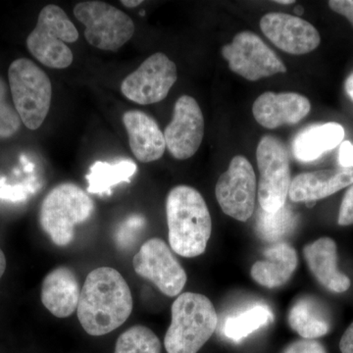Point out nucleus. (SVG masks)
I'll return each instance as SVG.
<instances>
[{
	"label": "nucleus",
	"mask_w": 353,
	"mask_h": 353,
	"mask_svg": "<svg viewBox=\"0 0 353 353\" xmlns=\"http://www.w3.org/2000/svg\"><path fill=\"white\" fill-rule=\"evenodd\" d=\"M131 289L120 272L99 267L88 274L81 290L77 314L90 336H104L119 328L132 314Z\"/></svg>",
	"instance_id": "nucleus-1"
},
{
	"label": "nucleus",
	"mask_w": 353,
	"mask_h": 353,
	"mask_svg": "<svg viewBox=\"0 0 353 353\" xmlns=\"http://www.w3.org/2000/svg\"><path fill=\"white\" fill-rule=\"evenodd\" d=\"M169 243L180 256H199L208 246L212 221L201 192L189 185H176L166 201Z\"/></svg>",
	"instance_id": "nucleus-2"
},
{
	"label": "nucleus",
	"mask_w": 353,
	"mask_h": 353,
	"mask_svg": "<svg viewBox=\"0 0 353 353\" xmlns=\"http://www.w3.org/2000/svg\"><path fill=\"white\" fill-rule=\"evenodd\" d=\"M171 315V325L164 339L168 353L199 352L217 328L214 305L203 294H181L172 304Z\"/></svg>",
	"instance_id": "nucleus-3"
},
{
	"label": "nucleus",
	"mask_w": 353,
	"mask_h": 353,
	"mask_svg": "<svg viewBox=\"0 0 353 353\" xmlns=\"http://www.w3.org/2000/svg\"><path fill=\"white\" fill-rule=\"evenodd\" d=\"M94 202L79 185L63 183L44 197L39 223L44 233L58 246L68 245L75 236V227L92 217Z\"/></svg>",
	"instance_id": "nucleus-4"
},
{
	"label": "nucleus",
	"mask_w": 353,
	"mask_h": 353,
	"mask_svg": "<svg viewBox=\"0 0 353 353\" xmlns=\"http://www.w3.org/2000/svg\"><path fill=\"white\" fill-rule=\"evenodd\" d=\"M78 39V30L63 9L50 4L39 13L36 27L28 36L27 46L32 57L44 66L65 69L74 59L66 43H75Z\"/></svg>",
	"instance_id": "nucleus-5"
},
{
	"label": "nucleus",
	"mask_w": 353,
	"mask_h": 353,
	"mask_svg": "<svg viewBox=\"0 0 353 353\" xmlns=\"http://www.w3.org/2000/svg\"><path fill=\"white\" fill-rule=\"evenodd\" d=\"M9 85L16 111L29 130H38L50 112L52 83L50 77L27 58H19L8 70Z\"/></svg>",
	"instance_id": "nucleus-6"
},
{
	"label": "nucleus",
	"mask_w": 353,
	"mask_h": 353,
	"mask_svg": "<svg viewBox=\"0 0 353 353\" xmlns=\"http://www.w3.org/2000/svg\"><path fill=\"white\" fill-rule=\"evenodd\" d=\"M73 12L85 27L88 43L99 50L117 51L134 36V24L131 17L106 2H80L74 7Z\"/></svg>",
	"instance_id": "nucleus-7"
},
{
	"label": "nucleus",
	"mask_w": 353,
	"mask_h": 353,
	"mask_svg": "<svg viewBox=\"0 0 353 353\" xmlns=\"http://www.w3.org/2000/svg\"><path fill=\"white\" fill-rule=\"evenodd\" d=\"M260 179V208L276 212L284 208L290 183V155L285 143L277 137L264 136L256 150Z\"/></svg>",
	"instance_id": "nucleus-8"
},
{
	"label": "nucleus",
	"mask_w": 353,
	"mask_h": 353,
	"mask_svg": "<svg viewBox=\"0 0 353 353\" xmlns=\"http://www.w3.org/2000/svg\"><path fill=\"white\" fill-rule=\"evenodd\" d=\"M221 53L234 73L252 82L287 72L280 58L254 32L236 34Z\"/></svg>",
	"instance_id": "nucleus-9"
},
{
	"label": "nucleus",
	"mask_w": 353,
	"mask_h": 353,
	"mask_svg": "<svg viewBox=\"0 0 353 353\" xmlns=\"http://www.w3.org/2000/svg\"><path fill=\"white\" fill-rule=\"evenodd\" d=\"M134 271L153 283L167 296H176L187 284L188 276L182 265L161 239L145 241L132 259Z\"/></svg>",
	"instance_id": "nucleus-10"
},
{
	"label": "nucleus",
	"mask_w": 353,
	"mask_h": 353,
	"mask_svg": "<svg viewBox=\"0 0 353 353\" xmlns=\"http://www.w3.org/2000/svg\"><path fill=\"white\" fill-rule=\"evenodd\" d=\"M256 187L252 164L243 155H236L218 179L216 199L225 214L245 222L254 211Z\"/></svg>",
	"instance_id": "nucleus-11"
},
{
	"label": "nucleus",
	"mask_w": 353,
	"mask_h": 353,
	"mask_svg": "<svg viewBox=\"0 0 353 353\" xmlns=\"http://www.w3.org/2000/svg\"><path fill=\"white\" fill-rule=\"evenodd\" d=\"M176 79V64L164 53L157 52L126 77L121 92L129 101L141 105L157 103L166 99Z\"/></svg>",
	"instance_id": "nucleus-12"
},
{
	"label": "nucleus",
	"mask_w": 353,
	"mask_h": 353,
	"mask_svg": "<svg viewBox=\"0 0 353 353\" xmlns=\"http://www.w3.org/2000/svg\"><path fill=\"white\" fill-rule=\"evenodd\" d=\"M204 136L203 114L196 99L190 95L179 97L174 106L173 119L164 132L166 148L179 160L194 157Z\"/></svg>",
	"instance_id": "nucleus-13"
},
{
	"label": "nucleus",
	"mask_w": 353,
	"mask_h": 353,
	"mask_svg": "<svg viewBox=\"0 0 353 353\" xmlns=\"http://www.w3.org/2000/svg\"><path fill=\"white\" fill-rule=\"evenodd\" d=\"M260 29L272 43L290 54H306L321 43V37L314 26L290 14H266L260 20Z\"/></svg>",
	"instance_id": "nucleus-14"
},
{
	"label": "nucleus",
	"mask_w": 353,
	"mask_h": 353,
	"mask_svg": "<svg viewBox=\"0 0 353 353\" xmlns=\"http://www.w3.org/2000/svg\"><path fill=\"white\" fill-rule=\"evenodd\" d=\"M307 97L296 92H266L257 97L252 106L255 120L266 129L301 122L310 112Z\"/></svg>",
	"instance_id": "nucleus-15"
},
{
	"label": "nucleus",
	"mask_w": 353,
	"mask_h": 353,
	"mask_svg": "<svg viewBox=\"0 0 353 353\" xmlns=\"http://www.w3.org/2000/svg\"><path fill=\"white\" fill-rule=\"evenodd\" d=\"M132 154L143 163L163 157L166 143L163 132L152 116L141 110H130L123 115Z\"/></svg>",
	"instance_id": "nucleus-16"
},
{
	"label": "nucleus",
	"mask_w": 353,
	"mask_h": 353,
	"mask_svg": "<svg viewBox=\"0 0 353 353\" xmlns=\"http://www.w3.org/2000/svg\"><path fill=\"white\" fill-rule=\"evenodd\" d=\"M81 290L75 272L68 267H57L43 279L41 303L55 317L67 318L77 311Z\"/></svg>",
	"instance_id": "nucleus-17"
},
{
	"label": "nucleus",
	"mask_w": 353,
	"mask_h": 353,
	"mask_svg": "<svg viewBox=\"0 0 353 353\" xmlns=\"http://www.w3.org/2000/svg\"><path fill=\"white\" fill-rule=\"evenodd\" d=\"M353 183V169L307 172L294 176L289 196L294 202H316Z\"/></svg>",
	"instance_id": "nucleus-18"
},
{
	"label": "nucleus",
	"mask_w": 353,
	"mask_h": 353,
	"mask_svg": "<svg viewBox=\"0 0 353 353\" xmlns=\"http://www.w3.org/2000/svg\"><path fill=\"white\" fill-rule=\"evenodd\" d=\"M304 259L316 280L330 292L341 294L350 288V279L338 269V250L333 239H319L303 248Z\"/></svg>",
	"instance_id": "nucleus-19"
},
{
	"label": "nucleus",
	"mask_w": 353,
	"mask_h": 353,
	"mask_svg": "<svg viewBox=\"0 0 353 353\" xmlns=\"http://www.w3.org/2000/svg\"><path fill=\"white\" fill-rule=\"evenodd\" d=\"M265 259L253 264V280L268 289L282 287L296 270V250L287 243H277L264 252Z\"/></svg>",
	"instance_id": "nucleus-20"
},
{
	"label": "nucleus",
	"mask_w": 353,
	"mask_h": 353,
	"mask_svg": "<svg viewBox=\"0 0 353 353\" xmlns=\"http://www.w3.org/2000/svg\"><path fill=\"white\" fill-rule=\"evenodd\" d=\"M345 129L338 123L312 125L299 132L292 141V153L301 162H311L343 143Z\"/></svg>",
	"instance_id": "nucleus-21"
},
{
	"label": "nucleus",
	"mask_w": 353,
	"mask_h": 353,
	"mask_svg": "<svg viewBox=\"0 0 353 353\" xmlns=\"http://www.w3.org/2000/svg\"><path fill=\"white\" fill-rule=\"evenodd\" d=\"M288 319L290 328L305 340L321 338L331 329L328 312L314 297L297 299L290 309Z\"/></svg>",
	"instance_id": "nucleus-22"
},
{
	"label": "nucleus",
	"mask_w": 353,
	"mask_h": 353,
	"mask_svg": "<svg viewBox=\"0 0 353 353\" xmlns=\"http://www.w3.org/2000/svg\"><path fill=\"white\" fill-rule=\"evenodd\" d=\"M137 169V164L129 159L120 160L114 164L97 161L85 176L88 183L87 192L99 196H109L115 185L131 182Z\"/></svg>",
	"instance_id": "nucleus-23"
},
{
	"label": "nucleus",
	"mask_w": 353,
	"mask_h": 353,
	"mask_svg": "<svg viewBox=\"0 0 353 353\" xmlns=\"http://www.w3.org/2000/svg\"><path fill=\"white\" fill-rule=\"evenodd\" d=\"M273 319L271 309L259 304L240 314L228 318L224 325V334L230 340L241 341L253 332L268 325Z\"/></svg>",
	"instance_id": "nucleus-24"
},
{
	"label": "nucleus",
	"mask_w": 353,
	"mask_h": 353,
	"mask_svg": "<svg viewBox=\"0 0 353 353\" xmlns=\"http://www.w3.org/2000/svg\"><path fill=\"white\" fill-rule=\"evenodd\" d=\"M296 222V215L287 204L276 212H266L260 209L256 220L257 233L262 240L278 241L294 231Z\"/></svg>",
	"instance_id": "nucleus-25"
},
{
	"label": "nucleus",
	"mask_w": 353,
	"mask_h": 353,
	"mask_svg": "<svg viewBox=\"0 0 353 353\" xmlns=\"http://www.w3.org/2000/svg\"><path fill=\"white\" fill-rule=\"evenodd\" d=\"M114 353H161V343L148 327H132L116 341Z\"/></svg>",
	"instance_id": "nucleus-26"
},
{
	"label": "nucleus",
	"mask_w": 353,
	"mask_h": 353,
	"mask_svg": "<svg viewBox=\"0 0 353 353\" xmlns=\"http://www.w3.org/2000/svg\"><path fill=\"white\" fill-rule=\"evenodd\" d=\"M21 119L16 109L6 101V88L0 80V137L8 138L19 130Z\"/></svg>",
	"instance_id": "nucleus-27"
},
{
	"label": "nucleus",
	"mask_w": 353,
	"mask_h": 353,
	"mask_svg": "<svg viewBox=\"0 0 353 353\" xmlns=\"http://www.w3.org/2000/svg\"><path fill=\"white\" fill-rule=\"evenodd\" d=\"M145 219L141 215H131L121 224L116 232V243L121 248H128L138 234L139 230L145 226Z\"/></svg>",
	"instance_id": "nucleus-28"
},
{
	"label": "nucleus",
	"mask_w": 353,
	"mask_h": 353,
	"mask_svg": "<svg viewBox=\"0 0 353 353\" xmlns=\"http://www.w3.org/2000/svg\"><path fill=\"white\" fill-rule=\"evenodd\" d=\"M32 192L31 185H7L6 179L0 178V199L2 201H25Z\"/></svg>",
	"instance_id": "nucleus-29"
},
{
	"label": "nucleus",
	"mask_w": 353,
	"mask_h": 353,
	"mask_svg": "<svg viewBox=\"0 0 353 353\" xmlns=\"http://www.w3.org/2000/svg\"><path fill=\"white\" fill-rule=\"evenodd\" d=\"M338 223L340 226L353 224V183L345 192L339 211Z\"/></svg>",
	"instance_id": "nucleus-30"
},
{
	"label": "nucleus",
	"mask_w": 353,
	"mask_h": 353,
	"mask_svg": "<svg viewBox=\"0 0 353 353\" xmlns=\"http://www.w3.org/2000/svg\"><path fill=\"white\" fill-rule=\"evenodd\" d=\"M283 353H327L319 341L314 340L296 341L285 348Z\"/></svg>",
	"instance_id": "nucleus-31"
},
{
	"label": "nucleus",
	"mask_w": 353,
	"mask_h": 353,
	"mask_svg": "<svg viewBox=\"0 0 353 353\" xmlns=\"http://www.w3.org/2000/svg\"><path fill=\"white\" fill-rule=\"evenodd\" d=\"M329 6L334 12L345 16L353 26V0H331Z\"/></svg>",
	"instance_id": "nucleus-32"
},
{
	"label": "nucleus",
	"mask_w": 353,
	"mask_h": 353,
	"mask_svg": "<svg viewBox=\"0 0 353 353\" xmlns=\"http://www.w3.org/2000/svg\"><path fill=\"white\" fill-rule=\"evenodd\" d=\"M339 163L345 169L353 167V145L350 141H345L341 143L339 152Z\"/></svg>",
	"instance_id": "nucleus-33"
},
{
	"label": "nucleus",
	"mask_w": 353,
	"mask_h": 353,
	"mask_svg": "<svg viewBox=\"0 0 353 353\" xmlns=\"http://www.w3.org/2000/svg\"><path fill=\"white\" fill-rule=\"evenodd\" d=\"M340 350L341 353H353V323L341 336Z\"/></svg>",
	"instance_id": "nucleus-34"
},
{
	"label": "nucleus",
	"mask_w": 353,
	"mask_h": 353,
	"mask_svg": "<svg viewBox=\"0 0 353 353\" xmlns=\"http://www.w3.org/2000/svg\"><path fill=\"white\" fill-rule=\"evenodd\" d=\"M345 92L353 101V73L350 74L345 83Z\"/></svg>",
	"instance_id": "nucleus-35"
},
{
	"label": "nucleus",
	"mask_w": 353,
	"mask_h": 353,
	"mask_svg": "<svg viewBox=\"0 0 353 353\" xmlns=\"http://www.w3.org/2000/svg\"><path fill=\"white\" fill-rule=\"evenodd\" d=\"M7 266L6 257V254H4L3 252H2L1 248H0V279L2 278V276L6 273Z\"/></svg>",
	"instance_id": "nucleus-36"
},
{
	"label": "nucleus",
	"mask_w": 353,
	"mask_h": 353,
	"mask_svg": "<svg viewBox=\"0 0 353 353\" xmlns=\"http://www.w3.org/2000/svg\"><path fill=\"white\" fill-rule=\"evenodd\" d=\"M121 3L128 7V8H134V7L141 6V4L143 3V0H122Z\"/></svg>",
	"instance_id": "nucleus-37"
},
{
	"label": "nucleus",
	"mask_w": 353,
	"mask_h": 353,
	"mask_svg": "<svg viewBox=\"0 0 353 353\" xmlns=\"http://www.w3.org/2000/svg\"><path fill=\"white\" fill-rule=\"evenodd\" d=\"M276 3L284 4V6H289V4L294 3V0H276Z\"/></svg>",
	"instance_id": "nucleus-38"
},
{
	"label": "nucleus",
	"mask_w": 353,
	"mask_h": 353,
	"mask_svg": "<svg viewBox=\"0 0 353 353\" xmlns=\"http://www.w3.org/2000/svg\"><path fill=\"white\" fill-rule=\"evenodd\" d=\"M304 12V9L303 6H297L296 8H294V13L296 14V15L301 16L303 15Z\"/></svg>",
	"instance_id": "nucleus-39"
},
{
	"label": "nucleus",
	"mask_w": 353,
	"mask_h": 353,
	"mask_svg": "<svg viewBox=\"0 0 353 353\" xmlns=\"http://www.w3.org/2000/svg\"><path fill=\"white\" fill-rule=\"evenodd\" d=\"M315 203H316V202H313V201L307 202V203H306V205H307L308 208H313V206L315 205Z\"/></svg>",
	"instance_id": "nucleus-40"
}]
</instances>
